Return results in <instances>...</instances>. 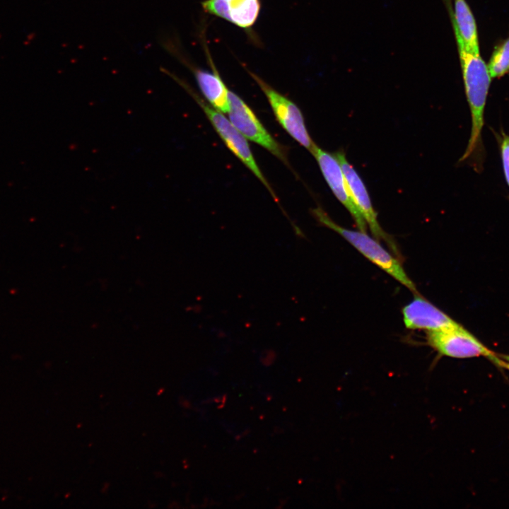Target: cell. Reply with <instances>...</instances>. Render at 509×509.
Listing matches in <instances>:
<instances>
[{
	"mask_svg": "<svg viewBox=\"0 0 509 509\" xmlns=\"http://www.w3.org/2000/svg\"><path fill=\"white\" fill-rule=\"evenodd\" d=\"M498 137L504 177L509 187V134L501 131Z\"/></svg>",
	"mask_w": 509,
	"mask_h": 509,
	"instance_id": "5bb4252c",
	"label": "cell"
},
{
	"mask_svg": "<svg viewBox=\"0 0 509 509\" xmlns=\"http://www.w3.org/2000/svg\"><path fill=\"white\" fill-rule=\"evenodd\" d=\"M503 361V368L509 371V355H500Z\"/></svg>",
	"mask_w": 509,
	"mask_h": 509,
	"instance_id": "9a60e30c",
	"label": "cell"
},
{
	"mask_svg": "<svg viewBox=\"0 0 509 509\" xmlns=\"http://www.w3.org/2000/svg\"><path fill=\"white\" fill-rule=\"evenodd\" d=\"M225 1L228 6L227 21L243 29H249L253 26L260 13V0H225Z\"/></svg>",
	"mask_w": 509,
	"mask_h": 509,
	"instance_id": "7c38bea8",
	"label": "cell"
},
{
	"mask_svg": "<svg viewBox=\"0 0 509 509\" xmlns=\"http://www.w3.org/2000/svg\"><path fill=\"white\" fill-rule=\"evenodd\" d=\"M228 119L248 140L261 146L289 166L288 150L267 130L251 108L237 94L229 90Z\"/></svg>",
	"mask_w": 509,
	"mask_h": 509,
	"instance_id": "5b68a950",
	"label": "cell"
},
{
	"mask_svg": "<svg viewBox=\"0 0 509 509\" xmlns=\"http://www.w3.org/2000/svg\"><path fill=\"white\" fill-rule=\"evenodd\" d=\"M311 213L321 225L341 235L368 260L417 294L414 282L406 275L400 262L384 249L377 240L365 232L349 230L337 224L320 207L312 209Z\"/></svg>",
	"mask_w": 509,
	"mask_h": 509,
	"instance_id": "7a4b0ae2",
	"label": "cell"
},
{
	"mask_svg": "<svg viewBox=\"0 0 509 509\" xmlns=\"http://www.w3.org/2000/svg\"><path fill=\"white\" fill-rule=\"evenodd\" d=\"M404 323L411 329L439 331L460 325L456 321L420 296L402 308Z\"/></svg>",
	"mask_w": 509,
	"mask_h": 509,
	"instance_id": "9c48e42d",
	"label": "cell"
},
{
	"mask_svg": "<svg viewBox=\"0 0 509 509\" xmlns=\"http://www.w3.org/2000/svg\"><path fill=\"white\" fill-rule=\"evenodd\" d=\"M193 97L215 129L221 139L231 152L259 179L273 197L275 201L278 198L259 168L250 149L247 139L233 124L223 113L216 110L198 95L188 84L177 76L168 73Z\"/></svg>",
	"mask_w": 509,
	"mask_h": 509,
	"instance_id": "3957f363",
	"label": "cell"
},
{
	"mask_svg": "<svg viewBox=\"0 0 509 509\" xmlns=\"http://www.w3.org/2000/svg\"><path fill=\"white\" fill-rule=\"evenodd\" d=\"M457 45L472 118L470 137L459 163L469 160L474 170L480 172L485 158L482 140L484 112L492 78L480 53L469 51L461 44Z\"/></svg>",
	"mask_w": 509,
	"mask_h": 509,
	"instance_id": "6da1fadb",
	"label": "cell"
},
{
	"mask_svg": "<svg viewBox=\"0 0 509 509\" xmlns=\"http://www.w3.org/2000/svg\"><path fill=\"white\" fill-rule=\"evenodd\" d=\"M344 172L352 199L377 240H383L395 252L397 251L392 239L380 226L366 187L353 167L348 162L342 151L334 153Z\"/></svg>",
	"mask_w": 509,
	"mask_h": 509,
	"instance_id": "ba28073f",
	"label": "cell"
},
{
	"mask_svg": "<svg viewBox=\"0 0 509 509\" xmlns=\"http://www.w3.org/2000/svg\"><path fill=\"white\" fill-rule=\"evenodd\" d=\"M487 66L492 78L509 73V37L495 47Z\"/></svg>",
	"mask_w": 509,
	"mask_h": 509,
	"instance_id": "4fadbf2b",
	"label": "cell"
},
{
	"mask_svg": "<svg viewBox=\"0 0 509 509\" xmlns=\"http://www.w3.org/2000/svg\"><path fill=\"white\" fill-rule=\"evenodd\" d=\"M247 72L264 93L279 124L294 140L311 152L316 144L308 134L299 107L259 76L250 71Z\"/></svg>",
	"mask_w": 509,
	"mask_h": 509,
	"instance_id": "8992f818",
	"label": "cell"
},
{
	"mask_svg": "<svg viewBox=\"0 0 509 509\" xmlns=\"http://www.w3.org/2000/svg\"><path fill=\"white\" fill-rule=\"evenodd\" d=\"M451 19L457 44L466 49L480 53L477 26L474 16L466 0H454Z\"/></svg>",
	"mask_w": 509,
	"mask_h": 509,
	"instance_id": "8fae6325",
	"label": "cell"
},
{
	"mask_svg": "<svg viewBox=\"0 0 509 509\" xmlns=\"http://www.w3.org/2000/svg\"><path fill=\"white\" fill-rule=\"evenodd\" d=\"M207 58L212 71H209L189 64L199 88L209 105L216 110L227 113L229 111L230 103L228 98L229 89L222 80L216 69L208 49H206Z\"/></svg>",
	"mask_w": 509,
	"mask_h": 509,
	"instance_id": "30bf717a",
	"label": "cell"
},
{
	"mask_svg": "<svg viewBox=\"0 0 509 509\" xmlns=\"http://www.w3.org/2000/svg\"><path fill=\"white\" fill-rule=\"evenodd\" d=\"M428 344L439 355L453 358L484 357L503 368V361L460 324L443 330L427 332Z\"/></svg>",
	"mask_w": 509,
	"mask_h": 509,
	"instance_id": "277c9868",
	"label": "cell"
},
{
	"mask_svg": "<svg viewBox=\"0 0 509 509\" xmlns=\"http://www.w3.org/2000/svg\"><path fill=\"white\" fill-rule=\"evenodd\" d=\"M310 153L315 158L324 178L336 198L350 213L358 228L366 233V222L352 199L336 156L322 149L317 145L314 146Z\"/></svg>",
	"mask_w": 509,
	"mask_h": 509,
	"instance_id": "52a82bcc",
	"label": "cell"
}]
</instances>
